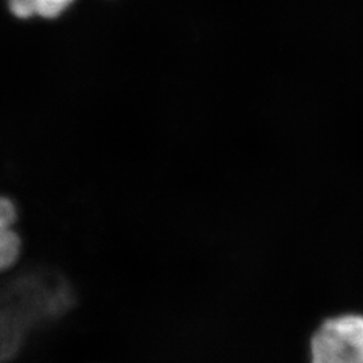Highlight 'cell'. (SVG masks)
Here are the masks:
<instances>
[{
	"instance_id": "1",
	"label": "cell",
	"mask_w": 363,
	"mask_h": 363,
	"mask_svg": "<svg viewBox=\"0 0 363 363\" xmlns=\"http://www.w3.org/2000/svg\"><path fill=\"white\" fill-rule=\"evenodd\" d=\"M312 363H363V316L327 320L312 337Z\"/></svg>"
},
{
	"instance_id": "2",
	"label": "cell",
	"mask_w": 363,
	"mask_h": 363,
	"mask_svg": "<svg viewBox=\"0 0 363 363\" xmlns=\"http://www.w3.org/2000/svg\"><path fill=\"white\" fill-rule=\"evenodd\" d=\"M73 0H9L10 10L15 16L26 19L33 15L55 18L65 10Z\"/></svg>"
},
{
	"instance_id": "3",
	"label": "cell",
	"mask_w": 363,
	"mask_h": 363,
	"mask_svg": "<svg viewBox=\"0 0 363 363\" xmlns=\"http://www.w3.org/2000/svg\"><path fill=\"white\" fill-rule=\"evenodd\" d=\"M21 240L11 229L1 230L0 235V265L3 269H7L13 265L19 256Z\"/></svg>"
},
{
	"instance_id": "4",
	"label": "cell",
	"mask_w": 363,
	"mask_h": 363,
	"mask_svg": "<svg viewBox=\"0 0 363 363\" xmlns=\"http://www.w3.org/2000/svg\"><path fill=\"white\" fill-rule=\"evenodd\" d=\"M15 217H16V213L11 201H9L7 198H3L0 205V230L11 229Z\"/></svg>"
}]
</instances>
